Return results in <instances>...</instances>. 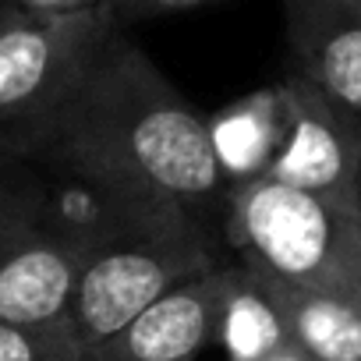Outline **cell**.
<instances>
[{
    "label": "cell",
    "instance_id": "6da1fadb",
    "mask_svg": "<svg viewBox=\"0 0 361 361\" xmlns=\"http://www.w3.org/2000/svg\"><path fill=\"white\" fill-rule=\"evenodd\" d=\"M39 163L135 220L206 234L224 224L227 185L206 117L128 39V29L96 54Z\"/></svg>",
    "mask_w": 361,
    "mask_h": 361
},
{
    "label": "cell",
    "instance_id": "7c38bea8",
    "mask_svg": "<svg viewBox=\"0 0 361 361\" xmlns=\"http://www.w3.org/2000/svg\"><path fill=\"white\" fill-rule=\"evenodd\" d=\"M54 209V195L32 163L0 152V241L36 227Z\"/></svg>",
    "mask_w": 361,
    "mask_h": 361
},
{
    "label": "cell",
    "instance_id": "9a60e30c",
    "mask_svg": "<svg viewBox=\"0 0 361 361\" xmlns=\"http://www.w3.org/2000/svg\"><path fill=\"white\" fill-rule=\"evenodd\" d=\"M0 8H15L25 15H78V11L114 8V0H0Z\"/></svg>",
    "mask_w": 361,
    "mask_h": 361
},
{
    "label": "cell",
    "instance_id": "ba28073f",
    "mask_svg": "<svg viewBox=\"0 0 361 361\" xmlns=\"http://www.w3.org/2000/svg\"><path fill=\"white\" fill-rule=\"evenodd\" d=\"M220 266L163 294L85 361H199L216 329Z\"/></svg>",
    "mask_w": 361,
    "mask_h": 361
},
{
    "label": "cell",
    "instance_id": "52a82bcc",
    "mask_svg": "<svg viewBox=\"0 0 361 361\" xmlns=\"http://www.w3.org/2000/svg\"><path fill=\"white\" fill-rule=\"evenodd\" d=\"M290 61L326 99L361 121V0H280Z\"/></svg>",
    "mask_w": 361,
    "mask_h": 361
},
{
    "label": "cell",
    "instance_id": "8992f818",
    "mask_svg": "<svg viewBox=\"0 0 361 361\" xmlns=\"http://www.w3.org/2000/svg\"><path fill=\"white\" fill-rule=\"evenodd\" d=\"M280 92L287 128L266 177L361 209V121L326 99L298 71L280 78Z\"/></svg>",
    "mask_w": 361,
    "mask_h": 361
},
{
    "label": "cell",
    "instance_id": "277c9868",
    "mask_svg": "<svg viewBox=\"0 0 361 361\" xmlns=\"http://www.w3.org/2000/svg\"><path fill=\"white\" fill-rule=\"evenodd\" d=\"M117 29L110 8L78 15L0 8V152L43 159L64 106Z\"/></svg>",
    "mask_w": 361,
    "mask_h": 361
},
{
    "label": "cell",
    "instance_id": "30bf717a",
    "mask_svg": "<svg viewBox=\"0 0 361 361\" xmlns=\"http://www.w3.org/2000/svg\"><path fill=\"white\" fill-rule=\"evenodd\" d=\"M287 340H290L287 322L266 276L238 259L224 262L220 294H216V329H213V343L224 347V357L262 361Z\"/></svg>",
    "mask_w": 361,
    "mask_h": 361
},
{
    "label": "cell",
    "instance_id": "5bb4252c",
    "mask_svg": "<svg viewBox=\"0 0 361 361\" xmlns=\"http://www.w3.org/2000/svg\"><path fill=\"white\" fill-rule=\"evenodd\" d=\"M220 4V0H114V22L121 29H131L138 22H152V18H166V15H185V11H199Z\"/></svg>",
    "mask_w": 361,
    "mask_h": 361
},
{
    "label": "cell",
    "instance_id": "8fae6325",
    "mask_svg": "<svg viewBox=\"0 0 361 361\" xmlns=\"http://www.w3.org/2000/svg\"><path fill=\"white\" fill-rule=\"evenodd\" d=\"M290 343L315 361H361V301L347 294L308 290L266 276Z\"/></svg>",
    "mask_w": 361,
    "mask_h": 361
},
{
    "label": "cell",
    "instance_id": "3957f363",
    "mask_svg": "<svg viewBox=\"0 0 361 361\" xmlns=\"http://www.w3.org/2000/svg\"><path fill=\"white\" fill-rule=\"evenodd\" d=\"M220 262L213 234L188 224L135 220L117 209L110 231L82 266L64 312L82 354L99 350L163 294Z\"/></svg>",
    "mask_w": 361,
    "mask_h": 361
},
{
    "label": "cell",
    "instance_id": "7a4b0ae2",
    "mask_svg": "<svg viewBox=\"0 0 361 361\" xmlns=\"http://www.w3.org/2000/svg\"><path fill=\"white\" fill-rule=\"evenodd\" d=\"M220 234L262 276L361 301V209L259 177L227 192Z\"/></svg>",
    "mask_w": 361,
    "mask_h": 361
},
{
    "label": "cell",
    "instance_id": "5b68a950",
    "mask_svg": "<svg viewBox=\"0 0 361 361\" xmlns=\"http://www.w3.org/2000/svg\"><path fill=\"white\" fill-rule=\"evenodd\" d=\"M114 216L117 209L99 199L89 220H64L54 206L36 227L0 241V322L39 326L64 319L71 287Z\"/></svg>",
    "mask_w": 361,
    "mask_h": 361
},
{
    "label": "cell",
    "instance_id": "9c48e42d",
    "mask_svg": "<svg viewBox=\"0 0 361 361\" xmlns=\"http://www.w3.org/2000/svg\"><path fill=\"white\" fill-rule=\"evenodd\" d=\"M206 128H209V145H213L227 192L266 177L287 128L280 82L227 103L224 110L206 117Z\"/></svg>",
    "mask_w": 361,
    "mask_h": 361
},
{
    "label": "cell",
    "instance_id": "4fadbf2b",
    "mask_svg": "<svg viewBox=\"0 0 361 361\" xmlns=\"http://www.w3.org/2000/svg\"><path fill=\"white\" fill-rule=\"evenodd\" d=\"M0 361H85L68 319L39 326L0 322Z\"/></svg>",
    "mask_w": 361,
    "mask_h": 361
},
{
    "label": "cell",
    "instance_id": "2e32d148",
    "mask_svg": "<svg viewBox=\"0 0 361 361\" xmlns=\"http://www.w3.org/2000/svg\"><path fill=\"white\" fill-rule=\"evenodd\" d=\"M262 361H315V357H308L298 343H290V340H287L283 347H276V350H273V354H266Z\"/></svg>",
    "mask_w": 361,
    "mask_h": 361
}]
</instances>
